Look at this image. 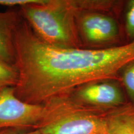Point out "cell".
Returning a JSON list of instances; mask_svg holds the SVG:
<instances>
[{"instance_id":"9","label":"cell","mask_w":134,"mask_h":134,"mask_svg":"<svg viewBox=\"0 0 134 134\" xmlns=\"http://www.w3.org/2000/svg\"><path fill=\"white\" fill-rule=\"evenodd\" d=\"M19 80V71L14 65L0 58V90L5 87H15Z\"/></svg>"},{"instance_id":"1","label":"cell","mask_w":134,"mask_h":134,"mask_svg":"<svg viewBox=\"0 0 134 134\" xmlns=\"http://www.w3.org/2000/svg\"><path fill=\"white\" fill-rule=\"evenodd\" d=\"M16 96L26 103L44 104L89 82L116 79L134 59V41L102 48H65L47 44L23 19L14 34Z\"/></svg>"},{"instance_id":"8","label":"cell","mask_w":134,"mask_h":134,"mask_svg":"<svg viewBox=\"0 0 134 134\" xmlns=\"http://www.w3.org/2000/svg\"><path fill=\"white\" fill-rule=\"evenodd\" d=\"M106 134H134V105L130 103L110 112Z\"/></svg>"},{"instance_id":"4","label":"cell","mask_w":134,"mask_h":134,"mask_svg":"<svg viewBox=\"0 0 134 134\" xmlns=\"http://www.w3.org/2000/svg\"><path fill=\"white\" fill-rule=\"evenodd\" d=\"M48 111L47 104H33L19 99L14 87L0 90V130H38L46 121Z\"/></svg>"},{"instance_id":"3","label":"cell","mask_w":134,"mask_h":134,"mask_svg":"<svg viewBox=\"0 0 134 134\" xmlns=\"http://www.w3.org/2000/svg\"><path fill=\"white\" fill-rule=\"evenodd\" d=\"M46 104L49 111L38 129L41 134H106V118L110 112L81 106L66 94L52 98Z\"/></svg>"},{"instance_id":"11","label":"cell","mask_w":134,"mask_h":134,"mask_svg":"<svg viewBox=\"0 0 134 134\" xmlns=\"http://www.w3.org/2000/svg\"><path fill=\"white\" fill-rule=\"evenodd\" d=\"M125 22L127 36L134 41V0H130L127 3Z\"/></svg>"},{"instance_id":"2","label":"cell","mask_w":134,"mask_h":134,"mask_svg":"<svg viewBox=\"0 0 134 134\" xmlns=\"http://www.w3.org/2000/svg\"><path fill=\"white\" fill-rule=\"evenodd\" d=\"M109 0H44L20 8L22 18L35 35L47 44L65 48L83 47L76 24L80 12H106L114 9Z\"/></svg>"},{"instance_id":"6","label":"cell","mask_w":134,"mask_h":134,"mask_svg":"<svg viewBox=\"0 0 134 134\" xmlns=\"http://www.w3.org/2000/svg\"><path fill=\"white\" fill-rule=\"evenodd\" d=\"M76 24L82 45L103 47L115 43L119 38V31L113 17L104 12L85 11L76 16Z\"/></svg>"},{"instance_id":"12","label":"cell","mask_w":134,"mask_h":134,"mask_svg":"<svg viewBox=\"0 0 134 134\" xmlns=\"http://www.w3.org/2000/svg\"><path fill=\"white\" fill-rule=\"evenodd\" d=\"M44 0H0V5L6 6H19L24 7L30 4H40Z\"/></svg>"},{"instance_id":"5","label":"cell","mask_w":134,"mask_h":134,"mask_svg":"<svg viewBox=\"0 0 134 134\" xmlns=\"http://www.w3.org/2000/svg\"><path fill=\"white\" fill-rule=\"evenodd\" d=\"M73 103L99 111H113L127 103L121 85L116 79L89 82L65 94Z\"/></svg>"},{"instance_id":"10","label":"cell","mask_w":134,"mask_h":134,"mask_svg":"<svg viewBox=\"0 0 134 134\" xmlns=\"http://www.w3.org/2000/svg\"><path fill=\"white\" fill-rule=\"evenodd\" d=\"M120 81L130 100L134 105V59L123 67L120 71Z\"/></svg>"},{"instance_id":"7","label":"cell","mask_w":134,"mask_h":134,"mask_svg":"<svg viewBox=\"0 0 134 134\" xmlns=\"http://www.w3.org/2000/svg\"><path fill=\"white\" fill-rule=\"evenodd\" d=\"M22 19L19 11L0 12V58L14 65L16 60L15 31Z\"/></svg>"},{"instance_id":"13","label":"cell","mask_w":134,"mask_h":134,"mask_svg":"<svg viewBox=\"0 0 134 134\" xmlns=\"http://www.w3.org/2000/svg\"><path fill=\"white\" fill-rule=\"evenodd\" d=\"M0 134H41L38 130H24L16 129H6L0 130Z\"/></svg>"}]
</instances>
